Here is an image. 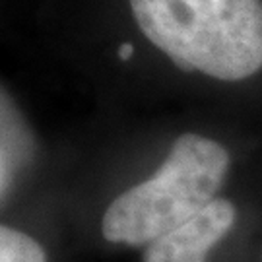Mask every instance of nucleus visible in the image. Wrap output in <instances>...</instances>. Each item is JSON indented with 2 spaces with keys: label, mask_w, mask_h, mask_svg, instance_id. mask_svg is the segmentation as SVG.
<instances>
[{
  "label": "nucleus",
  "mask_w": 262,
  "mask_h": 262,
  "mask_svg": "<svg viewBox=\"0 0 262 262\" xmlns=\"http://www.w3.org/2000/svg\"><path fill=\"white\" fill-rule=\"evenodd\" d=\"M132 55H134L132 43H122L121 47H119V58H121V60H128Z\"/></svg>",
  "instance_id": "6"
},
{
  "label": "nucleus",
  "mask_w": 262,
  "mask_h": 262,
  "mask_svg": "<svg viewBox=\"0 0 262 262\" xmlns=\"http://www.w3.org/2000/svg\"><path fill=\"white\" fill-rule=\"evenodd\" d=\"M2 144H0V192L2 202L16 185L18 177L35 158V138L24 115L18 111L8 92H2Z\"/></svg>",
  "instance_id": "4"
},
{
  "label": "nucleus",
  "mask_w": 262,
  "mask_h": 262,
  "mask_svg": "<svg viewBox=\"0 0 262 262\" xmlns=\"http://www.w3.org/2000/svg\"><path fill=\"white\" fill-rule=\"evenodd\" d=\"M235 217L233 204L215 198L194 220L146 245L144 262H206L210 251L233 227Z\"/></svg>",
  "instance_id": "3"
},
{
  "label": "nucleus",
  "mask_w": 262,
  "mask_h": 262,
  "mask_svg": "<svg viewBox=\"0 0 262 262\" xmlns=\"http://www.w3.org/2000/svg\"><path fill=\"white\" fill-rule=\"evenodd\" d=\"M144 37L187 72L237 82L262 68V0H128Z\"/></svg>",
  "instance_id": "1"
},
{
  "label": "nucleus",
  "mask_w": 262,
  "mask_h": 262,
  "mask_svg": "<svg viewBox=\"0 0 262 262\" xmlns=\"http://www.w3.org/2000/svg\"><path fill=\"white\" fill-rule=\"evenodd\" d=\"M0 262H47L43 247L14 227H0Z\"/></svg>",
  "instance_id": "5"
},
{
  "label": "nucleus",
  "mask_w": 262,
  "mask_h": 262,
  "mask_svg": "<svg viewBox=\"0 0 262 262\" xmlns=\"http://www.w3.org/2000/svg\"><path fill=\"white\" fill-rule=\"evenodd\" d=\"M227 169L229 154L222 144L192 132L179 136L154 177L113 200L101 233L111 243L150 245L202 214L215 200Z\"/></svg>",
  "instance_id": "2"
}]
</instances>
